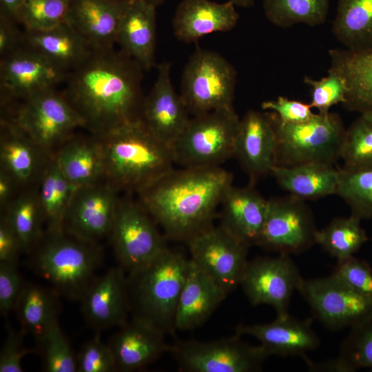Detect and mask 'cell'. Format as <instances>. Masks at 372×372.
I'll list each match as a JSON object with an SVG mask.
<instances>
[{
	"instance_id": "603a6c76",
	"label": "cell",
	"mask_w": 372,
	"mask_h": 372,
	"mask_svg": "<svg viewBox=\"0 0 372 372\" xmlns=\"http://www.w3.org/2000/svg\"><path fill=\"white\" fill-rule=\"evenodd\" d=\"M53 154L14 123L1 118L0 169L10 174L21 189L38 185Z\"/></svg>"
},
{
	"instance_id": "f35d334b",
	"label": "cell",
	"mask_w": 372,
	"mask_h": 372,
	"mask_svg": "<svg viewBox=\"0 0 372 372\" xmlns=\"http://www.w3.org/2000/svg\"><path fill=\"white\" fill-rule=\"evenodd\" d=\"M336 195L360 220L372 218V166L359 169L340 168Z\"/></svg>"
},
{
	"instance_id": "5b68a950",
	"label": "cell",
	"mask_w": 372,
	"mask_h": 372,
	"mask_svg": "<svg viewBox=\"0 0 372 372\" xmlns=\"http://www.w3.org/2000/svg\"><path fill=\"white\" fill-rule=\"evenodd\" d=\"M189 263L190 258L183 253L167 248L146 266L127 274L133 317L145 320L165 333L173 332Z\"/></svg>"
},
{
	"instance_id": "816d5d0a",
	"label": "cell",
	"mask_w": 372,
	"mask_h": 372,
	"mask_svg": "<svg viewBox=\"0 0 372 372\" xmlns=\"http://www.w3.org/2000/svg\"><path fill=\"white\" fill-rule=\"evenodd\" d=\"M23 252L21 243L6 217L1 214L0 219V262H17Z\"/></svg>"
},
{
	"instance_id": "f5cc1de1",
	"label": "cell",
	"mask_w": 372,
	"mask_h": 372,
	"mask_svg": "<svg viewBox=\"0 0 372 372\" xmlns=\"http://www.w3.org/2000/svg\"><path fill=\"white\" fill-rule=\"evenodd\" d=\"M21 189L15 180L6 172L0 169V207L1 212L6 210Z\"/></svg>"
},
{
	"instance_id": "d590c367",
	"label": "cell",
	"mask_w": 372,
	"mask_h": 372,
	"mask_svg": "<svg viewBox=\"0 0 372 372\" xmlns=\"http://www.w3.org/2000/svg\"><path fill=\"white\" fill-rule=\"evenodd\" d=\"M332 30L348 50L372 48V0H338Z\"/></svg>"
},
{
	"instance_id": "4316f807",
	"label": "cell",
	"mask_w": 372,
	"mask_h": 372,
	"mask_svg": "<svg viewBox=\"0 0 372 372\" xmlns=\"http://www.w3.org/2000/svg\"><path fill=\"white\" fill-rule=\"evenodd\" d=\"M156 7L143 0H128L121 18L116 43L144 70L155 65Z\"/></svg>"
},
{
	"instance_id": "484cf974",
	"label": "cell",
	"mask_w": 372,
	"mask_h": 372,
	"mask_svg": "<svg viewBox=\"0 0 372 372\" xmlns=\"http://www.w3.org/2000/svg\"><path fill=\"white\" fill-rule=\"evenodd\" d=\"M236 7L232 0H183L173 18L174 34L179 41L192 43L213 32L229 31L239 19Z\"/></svg>"
},
{
	"instance_id": "8992f818",
	"label": "cell",
	"mask_w": 372,
	"mask_h": 372,
	"mask_svg": "<svg viewBox=\"0 0 372 372\" xmlns=\"http://www.w3.org/2000/svg\"><path fill=\"white\" fill-rule=\"evenodd\" d=\"M270 114L277 140L275 165H333L340 158L346 130L338 114L318 113L298 123H282L276 114Z\"/></svg>"
},
{
	"instance_id": "db71d44e",
	"label": "cell",
	"mask_w": 372,
	"mask_h": 372,
	"mask_svg": "<svg viewBox=\"0 0 372 372\" xmlns=\"http://www.w3.org/2000/svg\"><path fill=\"white\" fill-rule=\"evenodd\" d=\"M25 0H0V14L15 19L17 14Z\"/></svg>"
},
{
	"instance_id": "836d02e7",
	"label": "cell",
	"mask_w": 372,
	"mask_h": 372,
	"mask_svg": "<svg viewBox=\"0 0 372 372\" xmlns=\"http://www.w3.org/2000/svg\"><path fill=\"white\" fill-rule=\"evenodd\" d=\"M1 214L17 235L23 252L30 254L45 232L38 185L22 189Z\"/></svg>"
},
{
	"instance_id": "d6986e66",
	"label": "cell",
	"mask_w": 372,
	"mask_h": 372,
	"mask_svg": "<svg viewBox=\"0 0 372 372\" xmlns=\"http://www.w3.org/2000/svg\"><path fill=\"white\" fill-rule=\"evenodd\" d=\"M80 302L86 322L96 331L120 327L130 310L125 271L118 266L96 276Z\"/></svg>"
},
{
	"instance_id": "f6af8a7d",
	"label": "cell",
	"mask_w": 372,
	"mask_h": 372,
	"mask_svg": "<svg viewBox=\"0 0 372 372\" xmlns=\"http://www.w3.org/2000/svg\"><path fill=\"white\" fill-rule=\"evenodd\" d=\"M78 372L117 371L112 351L99 334L87 340L76 355Z\"/></svg>"
},
{
	"instance_id": "83f0119b",
	"label": "cell",
	"mask_w": 372,
	"mask_h": 372,
	"mask_svg": "<svg viewBox=\"0 0 372 372\" xmlns=\"http://www.w3.org/2000/svg\"><path fill=\"white\" fill-rule=\"evenodd\" d=\"M227 295L190 259L176 309L175 330L191 331L202 325Z\"/></svg>"
},
{
	"instance_id": "30bf717a",
	"label": "cell",
	"mask_w": 372,
	"mask_h": 372,
	"mask_svg": "<svg viewBox=\"0 0 372 372\" xmlns=\"http://www.w3.org/2000/svg\"><path fill=\"white\" fill-rule=\"evenodd\" d=\"M156 224L139 202L119 200L110 236L118 266L126 274L146 266L168 248Z\"/></svg>"
},
{
	"instance_id": "e0dca14e",
	"label": "cell",
	"mask_w": 372,
	"mask_h": 372,
	"mask_svg": "<svg viewBox=\"0 0 372 372\" xmlns=\"http://www.w3.org/2000/svg\"><path fill=\"white\" fill-rule=\"evenodd\" d=\"M68 74L25 46L0 59L1 103L25 99L65 82Z\"/></svg>"
},
{
	"instance_id": "4fadbf2b",
	"label": "cell",
	"mask_w": 372,
	"mask_h": 372,
	"mask_svg": "<svg viewBox=\"0 0 372 372\" xmlns=\"http://www.w3.org/2000/svg\"><path fill=\"white\" fill-rule=\"evenodd\" d=\"M191 260L227 294L240 286L249 247L220 225H212L187 243Z\"/></svg>"
},
{
	"instance_id": "8fae6325",
	"label": "cell",
	"mask_w": 372,
	"mask_h": 372,
	"mask_svg": "<svg viewBox=\"0 0 372 372\" xmlns=\"http://www.w3.org/2000/svg\"><path fill=\"white\" fill-rule=\"evenodd\" d=\"M172 353L186 372H254L269 356L260 345L242 342L240 335L213 341H189L171 345Z\"/></svg>"
},
{
	"instance_id": "f1b7e54d",
	"label": "cell",
	"mask_w": 372,
	"mask_h": 372,
	"mask_svg": "<svg viewBox=\"0 0 372 372\" xmlns=\"http://www.w3.org/2000/svg\"><path fill=\"white\" fill-rule=\"evenodd\" d=\"M25 46L69 74L95 50L67 22L42 30H26Z\"/></svg>"
},
{
	"instance_id": "11a10c76",
	"label": "cell",
	"mask_w": 372,
	"mask_h": 372,
	"mask_svg": "<svg viewBox=\"0 0 372 372\" xmlns=\"http://www.w3.org/2000/svg\"><path fill=\"white\" fill-rule=\"evenodd\" d=\"M232 1L237 7L248 8L254 5L255 0H232Z\"/></svg>"
},
{
	"instance_id": "c3c4849f",
	"label": "cell",
	"mask_w": 372,
	"mask_h": 372,
	"mask_svg": "<svg viewBox=\"0 0 372 372\" xmlns=\"http://www.w3.org/2000/svg\"><path fill=\"white\" fill-rule=\"evenodd\" d=\"M25 333L21 329L17 331L8 327L7 335L0 351V372L23 371L22 360L32 352L25 346L23 338Z\"/></svg>"
},
{
	"instance_id": "d6a6232c",
	"label": "cell",
	"mask_w": 372,
	"mask_h": 372,
	"mask_svg": "<svg viewBox=\"0 0 372 372\" xmlns=\"http://www.w3.org/2000/svg\"><path fill=\"white\" fill-rule=\"evenodd\" d=\"M60 297L52 287L25 283L14 309L21 329L40 337L58 320Z\"/></svg>"
},
{
	"instance_id": "7dc6e473",
	"label": "cell",
	"mask_w": 372,
	"mask_h": 372,
	"mask_svg": "<svg viewBox=\"0 0 372 372\" xmlns=\"http://www.w3.org/2000/svg\"><path fill=\"white\" fill-rule=\"evenodd\" d=\"M17 262H0V312L7 316L14 310L24 286Z\"/></svg>"
},
{
	"instance_id": "9a60e30c",
	"label": "cell",
	"mask_w": 372,
	"mask_h": 372,
	"mask_svg": "<svg viewBox=\"0 0 372 372\" xmlns=\"http://www.w3.org/2000/svg\"><path fill=\"white\" fill-rule=\"evenodd\" d=\"M302 278L289 255L280 254L248 262L240 286L252 305H270L277 316H282L289 313L291 296Z\"/></svg>"
},
{
	"instance_id": "4dcf8cb0",
	"label": "cell",
	"mask_w": 372,
	"mask_h": 372,
	"mask_svg": "<svg viewBox=\"0 0 372 372\" xmlns=\"http://www.w3.org/2000/svg\"><path fill=\"white\" fill-rule=\"evenodd\" d=\"M54 154L61 172L75 189L104 180L103 154L96 136L74 135Z\"/></svg>"
},
{
	"instance_id": "f546056e",
	"label": "cell",
	"mask_w": 372,
	"mask_h": 372,
	"mask_svg": "<svg viewBox=\"0 0 372 372\" xmlns=\"http://www.w3.org/2000/svg\"><path fill=\"white\" fill-rule=\"evenodd\" d=\"M331 67L346 81L348 92L343 105L349 110L372 112V48L365 50L333 49Z\"/></svg>"
},
{
	"instance_id": "ffe728a7",
	"label": "cell",
	"mask_w": 372,
	"mask_h": 372,
	"mask_svg": "<svg viewBox=\"0 0 372 372\" xmlns=\"http://www.w3.org/2000/svg\"><path fill=\"white\" fill-rule=\"evenodd\" d=\"M276 144L270 114L249 110L240 118L234 156L251 183L271 174L276 165Z\"/></svg>"
},
{
	"instance_id": "7a4b0ae2",
	"label": "cell",
	"mask_w": 372,
	"mask_h": 372,
	"mask_svg": "<svg viewBox=\"0 0 372 372\" xmlns=\"http://www.w3.org/2000/svg\"><path fill=\"white\" fill-rule=\"evenodd\" d=\"M232 180L220 166L173 169L138 192L139 203L169 238L187 243L213 225Z\"/></svg>"
},
{
	"instance_id": "7402d4cb",
	"label": "cell",
	"mask_w": 372,
	"mask_h": 372,
	"mask_svg": "<svg viewBox=\"0 0 372 372\" xmlns=\"http://www.w3.org/2000/svg\"><path fill=\"white\" fill-rule=\"evenodd\" d=\"M236 334L251 336L260 342L269 355L300 356L320 345V339L308 319L300 320L289 313L277 316L273 322L265 324H240Z\"/></svg>"
},
{
	"instance_id": "277c9868",
	"label": "cell",
	"mask_w": 372,
	"mask_h": 372,
	"mask_svg": "<svg viewBox=\"0 0 372 372\" xmlns=\"http://www.w3.org/2000/svg\"><path fill=\"white\" fill-rule=\"evenodd\" d=\"M30 254L32 270L61 297L74 301H81L103 260L98 243L83 240L65 231L45 232Z\"/></svg>"
},
{
	"instance_id": "cb8c5ba5",
	"label": "cell",
	"mask_w": 372,
	"mask_h": 372,
	"mask_svg": "<svg viewBox=\"0 0 372 372\" xmlns=\"http://www.w3.org/2000/svg\"><path fill=\"white\" fill-rule=\"evenodd\" d=\"M128 0H72L66 21L95 50L114 48Z\"/></svg>"
},
{
	"instance_id": "2e32d148",
	"label": "cell",
	"mask_w": 372,
	"mask_h": 372,
	"mask_svg": "<svg viewBox=\"0 0 372 372\" xmlns=\"http://www.w3.org/2000/svg\"><path fill=\"white\" fill-rule=\"evenodd\" d=\"M118 193L105 180L76 189L64 218L63 230L95 243L110 236L120 200Z\"/></svg>"
},
{
	"instance_id": "ac0fdd59",
	"label": "cell",
	"mask_w": 372,
	"mask_h": 372,
	"mask_svg": "<svg viewBox=\"0 0 372 372\" xmlns=\"http://www.w3.org/2000/svg\"><path fill=\"white\" fill-rule=\"evenodd\" d=\"M171 63L157 66V76L149 94L145 97L142 119L151 132L171 147L180 136L190 118L180 96L171 81Z\"/></svg>"
},
{
	"instance_id": "5bb4252c",
	"label": "cell",
	"mask_w": 372,
	"mask_h": 372,
	"mask_svg": "<svg viewBox=\"0 0 372 372\" xmlns=\"http://www.w3.org/2000/svg\"><path fill=\"white\" fill-rule=\"evenodd\" d=\"M317 231L303 200L291 195L271 198L258 246L282 254H300L316 244Z\"/></svg>"
},
{
	"instance_id": "60d3db41",
	"label": "cell",
	"mask_w": 372,
	"mask_h": 372,
	"mask_svg": "<svg viewBox=\"0 0 372 372\" xmlns=\"http://www.w3.org/2000/svg\"><path fill=\"white\" fill-rule=\"evenodd\" d=\"M337 359L343 372L372 371V313L350 328Z\"/></svg>"
},
{
	"instance_id": "ee69618b",
	"label": "cell",
	"mask_w": 372,
	"mask_h": 372,
	"mask_svg": "<svg viewBox=\"0 0 372 372\" xmlns=\"http://www.w3.org/2000/svg\"><path fill=\"white\" fill-rule=\"evenodd\" d=\"M304 82L311 87V100L309 103L320 114H327L329 109L338 103H344L348 92L344 79L336 72L329 69L328 75L319 80L308 76Z\"/></svg>"
},
{
	"instance_id": "e575fe53",
	"label": "cell",
	"mask_w": 372,
	"mask_h": 372,
	"mask_svg": "<svg viewBox=\"0 0 372 372\" xmlns=\"http://www.w3.org/2000/svg\"><path fill=\"white\" fill-rule=\"evenodd\" d=\"M75 191L61 172L54 154L38 183L45 232L64 231V218Z\"/></svg>"
},
{
	"instance_id": "9f6ffc18",
	"label": "cell",
	"mask_w": 372,
	"mask_h": 372,
	"mask_svg": "<svg viewBox=\"0 0 372 372\" xmlns=\"http://www.w3.org/2000/svg\"><path fill=\"white\" fill-rule=\"evenodd\" d=\"M143 1L156 8L157 6L163 3L166 0H143Z\"/></svg>"
},
{
	"instance_id": "7bdbcfd3",
	"label": "cell",
	"mask_w": 372,
	"mask_h": 372,
	"mask_svg": "<svg viewBox=\"0 0 372 372\" xmlns=\"http://www.w3.org/2000/svg\"><path fill=\"white\" fill-rule=\"evenodd\" d=\"M72 0H25L15 20L26 30H42L65 22Z\"/></svg>"
},
{
	"instance_id": "b9f144b4",
	"label": "cell",
	"mask_w": 372,
	"mask_h": 372,
	"mask_svg": "<svg viewBox=\"0 0 372 372\" xmlns=\"http://www.w3.org/2000/svg\"><path fill=\"white\" fill-rule=\"evenodd\" d=\"M37 340L41 349L43 366L46 371H77L76 356L59 320L55 321Z\"/></svg>"
},
{
	"instance_id": "6da1fadb",
	"label": "cell",
	"mask_w": 372,
	"mask_h": 372,
	"mask_svg": "<svg viewBox=\"0 0 372 372\" xmlns=\"http://www.w3.org/2000/svg\"><path fill=\"white\" fill-rule=\"evenodd\" d=\"M144 70L114 48L95 50L65 81L66 98L92 135L142 118Z\"/></svg>"
},
{
	"instance_id": "74e56055",
	"label": "cell",
	"mask_w": 372,
	"mask_h": 372,
	"mask_svg": "<svg viewBox=\"0 0 372 372\" xmlns=\"http://www.w3.org/2000/svg\"><path fill=\"white\" fill-rule=\"evenodd\" d=\"M267 19L273 24L288 28L302 23L322 24L327 19L330 0H262Z\"/></svg>"
},
{
	"instance_id": "8d00e7d4",
	"label": "cell",
	"mask_w": 372,
	"mask_h": 372,
	"mask_svg": "<svg viewBox=\"0 0 372 372\" xmlns=\"http://www.w3.org/2000/svg\"><path fill=\"white\" fill-rule=\"evenodd\" d=\"M359 218L351 215L333 219L317 231L316 243L337 260L351 256L367 241Z\"/></svg>"
},
{
	"instance_id": "f907efd6",
	"label": "cell",
	"mask_w": 372,
	"mask_h": 372,
	"mask_svg": "<svg viewBox=\"0 0 372 372\" xmlns=\"http://www.w3.org/2000/svg\"><path fill=\"white\" fill-rule=\"evenodd\" d=\"M14 19L0 14V59L25 46V30H21Z\"/></svg>"
},
{
	"instance_id": "3957f363",
	"label": "cell",
	"mask_w": 372,
	"mask_h": 372,
	"mask_svg": "<svg viewBox=\"0 0 372 372\" xmlns=\"http://www.w3.org/2000/svg\"><path fill=\"white\" fill-rule=\"evenodd\" d=\"M96 136L104 180L118 192L138 193L174 169L171 147L159 141L142 118Z\"/></svg>"
},
{
	"instance_id": "ba28073f",
	"label": "cell",
	"mask_w": 372,
	"mask_h": 372,
	"mask_svg": "<svg viewBox=\"0 0 372 372\" xmlns=\"http://www.w3.org/2000/svg\"><path fill=\"white\" fill-rule=\"evenodd\" d=\"M239 121L234 107L193 116L171 146L174 162L183 167L220 166L234 156Z\"/></svg>"
},
{
	"instance_id": "52a82bcc",
	"label": "cell",
	"mask_w": 372,
	"mask_h": 372,
	"mask_svg": "<svg viewBox=\"0 0 372 372\" xmlns=\"http://www.w3.org/2000/svg\"><path fill=\"white\" fill-rule=\"evenodd\" d=\"M12 103L1 104L11 108L7 119L17 125L45 151L60 147L73 136L76 128L84 126L78 112L63 92L50 89Z\"/></svg>"
},
{
	"instance_id": "9c48e42d",
	"label": "cell",
	"mask_w": 372,
	"mask_h": 372,
	"mask_svg": "<svg viewBox=\"0 0 372 372\" xmlns=\"http://www.w3.org/2000/svg\"><path fill=\"white\" fill-rule=\"evenodd\" d=\"M236 73L219 54L198 48L183 70L180 96L193 116L233 107Z\"/></svg>"
},
{
	"instance_id": "7c38bea8",
	"label": "cell",
	"mask_w": 372,
	"mask_h": 372,
	"mask_svg": "<svg viewBox=\"0 0 372 372\" xmlns=\"http://www.w3.org/2000/svg\"><path fill=\"white\" fill-rule=\"evenodd\" d=\"M298 291L313 316L332 330L351 328L372 313V298L357 292L334 274L302 278Z\"/></svg>"
},
{
	"instance_id": "ab89813d",
	"label": "cell",
	"mask_w": 372,
	"mask_h": 372,
	"mask_svg": "<svg viewBox=\"0 0 372 372\" xmlns=\"http://www.w3.org/2000/svg\"><path fill=\"white\" fill-rule=\"evenodd\" d=\"M340 158L345 169L372 166V112L360 113L346 130Z\"/></svg>"
},
{
	"instance_id": "1f68e13d",
	"label": "cell",
	"mask_w": 372,
	"mask_h": 372,
	"mask_svg": "<svg viewBox=\"0 0 372 372\" xmlns=\"http://www.w3.org/2000/svg\"><path fill=\"white\" fill-rule=\"evenodd\" d=\"M271 174L289 195L301 200H316L336 194L340 169L333 165L314 163L291 167L275 165Z\"/></svg>"
},
{
	"instance_id": "681fc988",
	"label": "cell",
	"mask_w": 372,
	"mask_h": 372,
	"mask_svg": "<svg viewBox=\"0 0 372 372\" xmlns=\"http://www.w3.org/2000/svg\"><path fill=\"white\" fill-rule=\"evenodd\" d=\"M261 107L264 110L271 111L282 123H302L308 121L316 114L311 111L310 104L290 100L281 96L276 100L262 102Z\"/></svg>"
},
{
	"instance_id": "d4e9b609",
	"label": "cell",
	"mask_w": 372,
	"mask_h": 372,
	"mask_svg": "<svg viewBox=\"0 0 372 372\" xmlns=\"http://www.w3.org/2000/svg\"><path fill=\"white\" fill-rule=\"evenodd\" d=\"M220 225L249 247L258 245L267 212L266 200L251 185H231L220 203Z\"/></svg>"
},
{
	"instance_id": "44dd1931",
	"label": "cell",
	"mask_w": 372,
	"mask_h": 372,
	"mask_svg": "<svg viewBox=\"0 0 372 372\" xmlns=\"http://www.w3.org/2000/svg\"><path fill=\"white\" fill-rule=\"evenodd\" d=\"M165 332L141 318L133 317L119 327L108 344L114 354L117 371L131 372L142 369L169 353Z\"/></svg>"
},
{
	"instance_id": "bcb514c9",
	"label": "cell",
	"mask_w": 372,
	"mask_h": 372,
	"mask_svg": "<svg viewBox=\"0 0 372 372\" xmlns=\"http://www.w3.org/2000/svg\"><path fill=\"white\" fill-rule=\"evenodd\" d=\"M333 274L357 292L372 298V269L366 261L353 256L338 260Z\"/></svg>"
}]
</instances>
